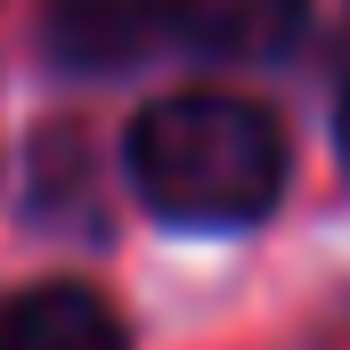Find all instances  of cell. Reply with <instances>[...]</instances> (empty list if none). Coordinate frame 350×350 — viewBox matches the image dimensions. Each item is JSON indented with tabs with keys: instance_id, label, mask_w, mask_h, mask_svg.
Masks as SVG:
<instances>
[{
	"instance_id": "5b68a950",
	"label": "cell",
	"mask_w": 350,
	"mask_h": 350,
	"mask_svg": "<svg viewBox=\"0 0 350 350\" xmlns=\"http://www.w3.org/2000/svg\"><path fill=\"white\" fill-rule=\"evenodd\" d=\"M342 147H350V106H342Z\"/></svg>"
},
{
	"instance_id": "277c9868",
	"label": "cell",
	"mask_w": 350,
	"mask_h": 350,
	"mask_svg": "<svg viewBox=\"0 0 350 350\" xmlns=\"http://www.w3.org/2000/svg\"><path fill=\"white\" fill-rule=\"evenodd\" d=\"M301 25V0H179V33L212 57H269Z\"/></svg>"
},
{
	"instance_id": "7a4b0ae2",
	"label": "cell",
	"mask_w": 350,
	"mask_h": 350,
	"mask_svg": "<svg viewBox=\"0 0 350 350\" xmlns=\"http://www.w3.org/2000/svg\"><path fill=\"white\" fill-rule=\"evenodd\" d=\"M0 350H122V318L90 285H33L0 301Z\"/></svg>"
},
{
	"instance_id": "6da1fadb",
	"label": "cell",
	"mask_w": 350,
	"mask_h": 350,
	"mask_svg": "<svg viewBox=\"0 0 350 350\" xmlns=\"http://www.w3.org/2000/svg\"><path fill=\"white\" fill-rule=\"evenodd\" d=\"M131 172L147 187V204H163L172 220L237 228V220H261L277 204L285 139L261 106H245L228 90H187V98H163L139 114Z\"/></svg>"
},
{
	"instance_id": "3957f363",
	"label": "cell",
	"mask_w": 350,
	"mask_h": 350,
	"mask_svg": "<svg viewBox=\"0 0 350 350\" xmlns=\"http://www.w3.org/2000/svg\"><path fill=\"white\" fill-rule=\"evenodd\" d=\"M163 25H179V0H49V49L66 66H122Z\"/></svg>"
}]
</instances>
